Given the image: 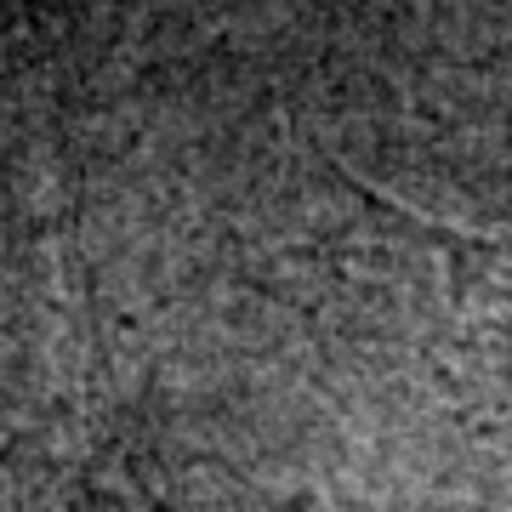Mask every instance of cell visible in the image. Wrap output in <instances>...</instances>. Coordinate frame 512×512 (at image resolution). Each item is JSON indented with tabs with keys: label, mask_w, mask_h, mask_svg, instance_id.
Here are the masks:
<instances>
[{
	"label": "cell",
	"mask_w": 512,
	"mask_h": 512,
	"mask_svg": "<svg viewBox=\"0 0 512 512\" xmlns=\"http://www.w3.org/2000/svg\"><path fill=\"white\" fill-rule=\"evenodd\" d=\"M439 274V296L456 319L461 342L512 382V239L461 234L439 222L404 217Z\"/></svg>",
	"instance_id": "cell-1"
}]
</instances>
